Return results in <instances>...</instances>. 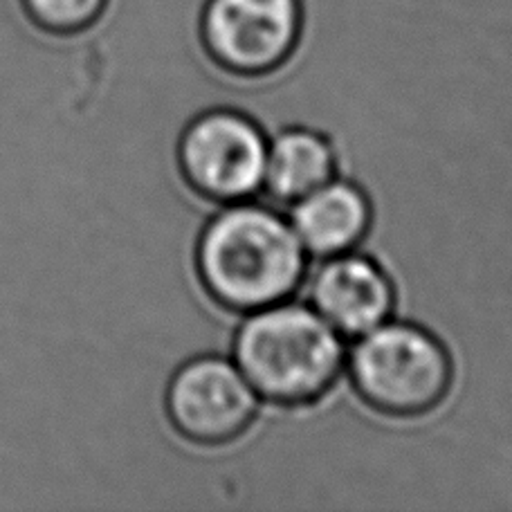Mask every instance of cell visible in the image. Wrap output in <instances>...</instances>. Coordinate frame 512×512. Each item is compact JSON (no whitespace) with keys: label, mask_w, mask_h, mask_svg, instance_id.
I'll return each instance as SVG.
<instances>
[{"label":"cell","mask_w":512,"mask_h":512,"mask_svg":"<svg viewBox=\"0 0 512 512\" xmlns=\"http://www.w3.org/2000/svg\"><path fill=\"white\" fill-rule=\"evenodd\" d=\"M308 261L290 218L252 200L218 209L194 250L200 288L225 313L241 317L295 297Z\"/></svg>","instance_id":"cell-1"},{"label":"cell","mask_w":512,"mask_h":512,"mask_svg":"<svg viewBox=\"0 0 512 512\" xmlns=\"http://www.w3.org/2000/svg\"><path fill=\"white\" fill-rule=\"evenodd\" d=\"M346 340L310 304L281 301L243 317L232 360L261 402L306 409L322 402L346 371Z\"/></svg>","instance_id":"cell-2"},{"label":"cell","mask_w":512,"mask_h":512,"mask_svg":"<svg viewBox=\"0 0 512 512\" xmlns=\"http://www.w3.org/2000/svg\"><path fill=\"white\" fill-rule=\"evenodd\" d=\"M344 376L376 414L414 420L432 414L450 396L454 360L429 328L391 317L353 340Z\"/></svg>","instance_id":"cell-3"},{"label":"cell","mask_w":512,"mask_h":512,"mask_svg":"<svg viewBox=\"0 0 512 512\" xmlns=\"http://www.w3.org/2000/svg\"><path fill=\"white\" fill-rule=\"evenodd\" d=\"M268 140L261 124L236 108L200 113L178 137L180 178L216 207L252 200L263 191Z\"/></svg>","instance_id":"cell-4"},{"label":"cell","mask_w":512,"mask_h":512,"mask_svg":"<svg viewBox=\"0 0 512 512\" xmlns=\"http://www.w3.org/2000/svg\"><path fill=\"white\" fill-rule=\"evenodd\" d=\"M301 32V0H207L200 14L209 61L239 79H265L286 68Z\"/></svg>","instance_id":"cell-5"},{"label":"cell","mask_w":512,"mask_h":512,"mask_svg":"<svg viewBox=\"0 0 512 512\" xmlns=\"http://www.w3.org/2000/svg\"><path fill=\"white\" fill-rule=\"evenodd\" d=\"M261 400L232 358L196 355L171 373L164 414L176 434L200 447H223L250 432Z\"/></svg>","instance_id":"cell-6"},{"label":"cell","mask_w":512,"mask_h":512,"mask_svg":"<svg viewBox=\"0 0 512 512\" xmlns=\"http://www.w3.org/2000/svg\"><path fill=\"white\" fill-rule=\"evenodd\" d=\"M304 286L308 304L344 340H358L396 313L398 290L391 274L360 250L322 259Z\"/></svg>","instance_id":"cell-7"},{"label":"cell","mask_w":512,"mask_h":512,"mask_svg":"<svg viewBox=\"0 0 512 512\" xmlns=\"http://www.w3.org/2000/svg\"><path fill=\"white\" fill-rule=\"evenodd\" d=\"M288 218L310 259L353 252L373 225V203L358 182L333 178L288 207Z\"/></svg>","instance_id":"cell-8"},{"label":"cell","mask_w":512,"mask_h":512,"mask_svg":"<svg viewBox=\"0 0 512 512\" xmlns=\"http://www.w3.org/2000/svg\"><path fill=\"white\" fill-rule=\"evenodd\" d=\"M331 137L308 126H288L268 140L263 191L274 205L290 207L340 176Z\"/></svg>","instance_id":"cell-9"},{"label":"cell","mask_w":512,"mask_h":512,"mask_svg":"<svg viewBox=\"0 0 512 512\" xmlns=\"http://www.w3.org/2000/svg\"><path fill=\"white\" fill-rule=\"evenodd\" d=\"M30 21L48 34H84L104 16L108 0H21Z\"/></svg>","instance_id":"cell-10"}]
</instances>
